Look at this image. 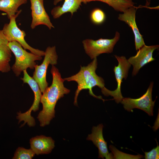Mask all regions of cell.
I'll use <instances>...</instances> for the list:
<instances>
[{"label":"cell","mask_w":159,"mask_h":159,"mask_svg":"<svg viewBox=\"0 0 159 159\" xmlns=\"http://www.w3.org/2000/svg\"><path fill=\"white\" fill-rule=\"evenodd\" d=\"M29 143L30 148L37 155L49 154L55 146L54 141L52 138L44 135L32 138Z\"/></svg>","instance_id":"14"},{"label":"cell","mask_w":159,"mask_h":159,"mask_svg":"<svg viewBox=\"0 0 159 159\" xmlns=\"http://www.w3.org/2000/svg\"><path fill=\"white\" fill-rule=\"evenodd\" d=\"M28 0H0V11L6 12L9 19L19 11V6L27 3Z\"/></svg>","instance_id":"16"},{"label":"cell","mask_w":159,"mask_h":159,"mask_svg":"<svg viewBox=\"0 0 159 159\" xmlns=\"http://www.w3.org/2000/svg\"><path fill=\"white\" fill-rule=\"evenodd\" d=\"M44 57L42 63L40 65L36 64L32 77L37 82L42 93H43L48 87L46 80L47 69L49 65H54L57 63L58 55L56 47H48L45 52Z\"/></svg>","instance_id":"8"},{"label":"cell","mask_w":159,"mask_h":159,"mask_svg":"<svg viewBox=\"0 0 159 159\" xmlns=\"http://www.w3.org/2000/svg\"><path fill=\"white\" fill-rule=\"evenodd\" d=\"M62 0H54L53 4L56 5ZM85 0H64V2L61 6H56L54 7L51 11V14L54 19L59 18L63 14L70 12L72 16L81 5L82 3H84Z\"/></svg>","instance_id":"15"},{"label":"cell","mask_w":159,"mask_h":159,"mask_svg":"<svg viewBox=\"0 0 159 159\" xmlns=\"http://www.w3.org/2000/svg\"><path fill=\"white\" fill-rule=\"evenodd\" d=\"M11 52L8 44L0 46V72L5 73L10 71Z\"/></svg>","instance_id":"18"},{"label":"cell","mask_w":159,"mask_h":159,"mask_svg":"<svg viewBox=\"0 0 159 159\" xmlns=\"http://www.w3.org/2000/svg\"><path fill=\"white\" fill-rule=\"evenodd\" d=\"M90 19L95 24H100L103 23L106 19L104 12L101 9L96 8L93 9L90 15Z\"/></svg>","instance_id":"21"},{"label":"cell","mask_w":159,"mask_h":159,"mask_svg":"<svg viewBox=\"0 0 159 159\" xmlns=\"http://www.w3.org/2000/svg\"><path fill=\"white\" fill-rule=\"evenodd\" d=\"M109 148L112 152L113 159H138L144 157L143 155L140 154L133 155L125 153L119 151L112 145H110Z\"/></svg>","instance_id":"20"},{"label":"cell","mask_w":159,"mask_h":159,"mask_svg":"<svg viewBox=\"0 0 159 159\" xmlns=\"http://www.w3.org/2000/svg\"><path fill=\"white\" fill-rule=\"evenodd\" d=\"M153 84V82H150L146 92L139 98L123 97L120 102L123 105L125 109L130 112L133 109L137 108L144 111L149 116H153V107L155 101V100L153 101L152 99Z\"/></svg>","instance_id":"9"},{"label":"cell","mask_w":159,"mask_h":159,"mask_svg":"<svg viewBox=\"0 0 159 159\" xmlns=\"http://www.w3.org/2000/svg\"><path fill=\"white\" fill-rule=\"evenodd\" d=\"M97 58L86 66H81L80 71L76 74L70 77L64 79V81L68 82L74 81L77 83V88L75 93L74 104L77 105V99L80 91L88 89L91 95L96 98L104 101L101 96H97L93 93L92 88L97 86L101 89L105 87L104 81L102 77L98 76L95 71L97 67Z\"/></svg>","instance_id":"2"},{"label":"cell","mask_w":159,"mask_h":159,"mask_svg":"<svg viewBox=\"0 0 159 159\" xmlns=\"http://www.w3.org/2000/svg\"><path fill=\"white\" fill-rule=\"evenodd\" d=\"M133 0H85L83 3L98 1L105 3L112 7L115 11L123 12L128 8L134 6Z\"/></svg>","instance_id":"17"},{"label":"cell","mask_w":159,"mask_h":159,"mask_svg":"<svg viewBox=\"0 0 159 159\" xmlns=\"http://www.w3.org/2000/svg\"><path fill=\"white\" fill-rule=\"evenodd\" d=\"M23 72L24 76L21 79L24 83L28 84L32 90L34 94V100L31 107L28 110L23 113L20 111L17 113L16 118L19 120V123L24 121L21 127L24 126L26 123L29 127H34L35 125V120L31 116V113L32 111L36 112L39 109L42 92L37 83L29 75L26 70H24Z\"/></svg>","instance_id":"4"},{"label":"cell","mask_w":159,"mask_h":159,"mask_svg":"<svg viewBox=\"0 0 159 159\" xmlns=\"http://www.w3.org/2000/svg\"><path fill=\"white\" fill-rule=\"evenodd\" d=\"M159 47L158 45L148 46L145 44L137 51L136 55L127 59L133 67L132 76L136 75L140 69L145 65L155 60L153 57V53Z\"/></svg>","instance_id":"10"},{"label":"cell","mask_w":159,"mask_h":159,"mask_svg":"<svg viewBox=\"0 0 159 159\" xmlns=\"http://www.w3.org/2000/svg\"><path fill=\"white\" fill-rule=\"evenodd\" d=\"M51 72L52 76V83L42 95L40 102L42 105V109L37 117L40 125L42 127L49 124L55 117V107L57 101L70 92V90L64 86V80L62 78L58 69L54 65H52Z\"/></svg>","instance_id":"1"},{"label":"cell","mask_w":159,"mask_h":159,"mask_svg":"<svg viewBox=\"0 0 159 159\" xmlns=\"http://www.w3.org/2000/svg\"><path fill=\"white\" fill-rule=\"evenodd\" d=\"M145 159H157L159 158V146L157 144L156 147L149 152L145 153Z\"/></svg>","instance_id":"22"},{"label":"cell","mask_w":159,"mask_h":159,"mask_svg":"<svg viewBox=\"0 0 159 159\" xmlns=\"http://www.w3.org/2000/svg\"><path fill=\"white\" fill-rule=\"evenodd\" d=\"M8 45L15 57V62L11 69L17 76L28 68L33 69L36 64L35 61L42 59V56L27 52L17 42H9Z\"/></svg>","instance_id":"3"},{"label":"cell","mask_w":159,"mask_h":159,"mask_svg":"<svg viewBox=\"0 0 159 159\" xmlns=\"http://www.w3.org/2000/svg\"><path fill=\"white\" fill-rule=\"evenodd\" d=\"M136 11L134 6H131L126 9L122 14H119L118 19L125 22L131 28L134 35L135 49L138 51L145 44L135 21Z\"/></svg>","instance_id":"12"},{"label":"cell","mask_w":159,"mask_h":159,"mask_svg":"<svg viewBox=\"0 0 159 159\" xmlns=\"http://www.w3.org/2000/svg\"><path fill=\"white\" fill-rule=\"evenodd\" d=\"M115 57L118 62L117 66H115L113 69L116 81L117 83V87L114 90H110L105 87L101 89L102 93L105 96H111L113 97L115 102L118 103L120 102L123 97L121 91V87L122 80L126 79L131 64L126 57L124 56H118L116 55Z\"/></svg>","instance_id":"7"},{"label":"cell","mask_w":159,"mask_h":159,"mask_svg":"<svg viewBox=\"0 0 159 159\" xmlns=\"http://www.w3.org/2000/svg\"><path fill=\"white\" fill-rule=\"evenodd\" d=\"M120 37V33L116 32L114 37L112 39L100 38L95 40L86 39L82 43L86 54L93 59L101 54L112 53Z\"/></svg>","instance_id":"5"},{"label":"cell","mask_w":159,"mask_h":159,"mask_svg":"<svg viewBox=\"0 0 159 159\" xmlns=\"http://www.w3.org/2000/svg\"><path fill=\"white\" fill-rule=\"evenodd\" d=\"M31 2L32 17L31 27L34 29L40 25L46 26L49 29L54 28L49 17L46 12L44 5L43 0H30Z\"/></svg>","instance_id":"11"},{"label":"cell","mask_w":159,"mask_h":159,"mask_svg":"<svg viewBox=\"0 0 159 159\" xmlns=\"http://www.w3.org/2000/svg\"><path fill=\"white\" fill-rule=\"evenodd\" d=\"M35 155V153L31 148L26 149L19 147L16 149L12 159H31Z\"/></svg>","instance_id":"19"},{"label":"cell","mask_w":159,"mask_h":159,"mask_svg":"<svg viewBox=\"0 0 159 159\" xmlns=\"http://www.w3.org/2000/svg\"><path fill=\"white\" fill-rule=\"evenodd\" d=\"M103 125L102 124L93 127L92 133L88 135L87 140L92 141L98 149L99 158L106 159H113L112 153L108 151L107 143L103 137L102 130Z\"/></svg>","instance_id":"13"},{"label":"cell","mask_w":159,"mask_h":159,"mask_svg":"<svg viewBox=\"0 0 159 159\" xmlns=\"http://www.w3.org/2000/svg\"><path fill=\"white\" fill-rule=\"evenodd\" d=\"M9 42L4 35L2 30H0V46L8 44Z\"/></svg>","instance_id":"23"},{"label":"cell","mask_w":159,"mask_h":159,"mask_svg":"<svg viewBox=\"0 0 159 159\" xmlns=\"http://www.w3.org/2000/svg\"><path fill=\"white\" fill-rule=\"evenodd\" d=\"M21 10H19L14 15L10 18L9 24H5L2 31L9 42L15 41L19 42L24 49H27L35 54L43 56L45 54V52L34 48L29 46L25 40L26 34L25 32L20 30L17 26L16 19L21 13Z\"/></svg>","instance_id":"6"}]
</instances>
